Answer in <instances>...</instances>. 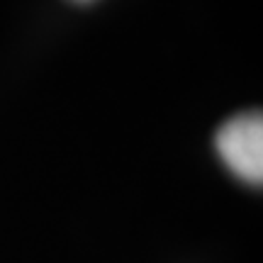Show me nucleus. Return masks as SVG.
<instances>
[{
	"mask_svg": "<svg viewBox=\"0 0 263 263\" xmlns=\"http://www.w3.org/2000/svg\"><path fill=\"white\" fill-rule=\"evenodd\" d=\"M215 146L224 166L251 185L263 183V117L244 112L227 120L215 137Z\"/></svg>",
	"mask_w": 263,
	"mask_h": 263,
	"instance_id": "nucleus-1",
	"label": "nucleus"
}]
</instances>
